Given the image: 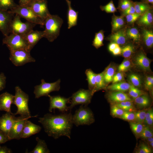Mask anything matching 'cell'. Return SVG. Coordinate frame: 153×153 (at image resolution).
Returning <instances> with one entry per match:
<instances>
[{
    "label": "cell",
    "mask_w": 153,
    "mask_h": 153,
    "mask_svg": "<svg viewBox=\"0 0 153 153\" xmlns=\"http://www.w3.org/2000/svg\"><path fill=\"white\" fill-rule=\"evenodd\" d=\"M29 6L44 22L50 14L48 8L47 0H32Z\"/></svg>",
    "instance_id": "13"
},
{
    "label": "cell",
    "mask_w": 153,
    "mask_h": 153,
    "mask_svg": "<svg viewBox=\"0 0 153 153\" xmlns=\"http://www.w3.org/2000/svg\"><path fill=\"white\" fill-rule=\"evenodd\" d=\"M115 104L124 111L133 112L135 110L134 107L131 101H123Z\"/></svg>",
    "instance_id": "37"
},
{
    "label": "cell",
    "mask_w": 153,
    "mask_h": 153,
    "mask_svg": "<svg viewBox=\"0 0 153 153\" xmlns=\"http://www.w3.org/2000/svg\"><path fill=\"white\" fill-rule=\"evenodd\" d=\"M85 74L87 77L89 88L93 92L95 86L96 74L90 69H86L85 71Z\"/></svg>",
    "instance_id": "28"
},
{
    "label": "cell",
    "mask_w": 153,
    "mask_h": 153,
    "mask_svg": "<svg viewBox=\"0 0 153 153\" xmlns=\"http://www.w3.org/2000/svg\"><path fill=\"white\" fill-rule=\"evenodd\" d=\"M100 8L102 10L107 13H113L116 11V8L112 0L105 6H101Z\"/></svg>",
    "instance_id": "44"
},
{
    "label": "cell",
    "mask_w": 153,
    "mask_h": 153,
    "mask_svg": "<svg viewBox=\"0 0 153 153\" xmlns=\"http://www.w3.org/2000/svg\"><path fill=\"white\" fill-rule=\"evenodd\" d=\"M9 141H10V140L8 137L0 131V144L4 143Z\"/></svg>",
    "instance_id": "54"
},
{
    "label": "cell",
    "mask_w": 153,
    "mask_h": 153,
    "mask_svg": "<svg viewBox=\"0 0 153 153\" xmlns=\"http://www.w3.org/2000/svg\"><path fill=\"white\" fill-rule=\"evenodd\" d=\"M130 84L124 81H121L114 83L107 87V88L111 91L124 92L128 90Z\"/></svg>",
    "instance_id": "23"
},
{
    "label": "cell",
    "mask_w": 153,
    "mask_h": 153,
    "mask_svg": "<svg viewBox=\"0 0 153 153\" xmlns=\"http://www.w3.org/2000/svg\"><path fill=\"white\" fill-rule=\"evenodd\" d=\"M40 85L34 87L33 93L35 98L38 99L43 96H48L50 92L58 91L60 89V79L52 83L46 82L44 80L42 79Z\"/></svg>",
    "instance_id": "8"
},
{
    "label": "cell",
    "mask_w": 153,
    "mask_h": 153,
    "mask_svg": "<svg viewBox=\"0 0 153 153\" xmlns=\"http://www.w3.org/2000/svg\"><path fill=\"white\" fill-rule=\"evenodd\" d=\"M11 12L18 15L20 17L25 19L27 21L44 26V22L33 11L29 6H22L18 5L14 8L9 10Z\"/></svg>",
    "instance_id": "7"
},
{
    "label": "cell",
    "mask_w": 153,
    "mask_h": 153,
    "mask_svg": "<svg viewBox=\"0 0 153 153\" xmlns=\"http://www.w3.org/2000/svg\"><path fill=\"white\" fill-rule=\"evenodd\" d=\"M44 23L45 29L43 31V37L52 42L60 34L63 20L58 15L50 14L44 20Z\"/></svg>",
    "instance_id": "2"
},
{
    "label": "cell",
    "mask_w": 153,
    "mask_h": 153,
    "mask_svg": "<svg viewBox=\"0 0 153 153\" xmlns=\"http://www.w3.org/2000/svg\"><path fill=\"white\" fill-rule=\"evenodd\" d=\"M133 5L135 13L141 14L151 8L148 4L143 2H135L133 3Z\"/></svg>",
    "instance_id": "29"
},
{
    "label": "cell",
    "mask_w": 153,
    "mask_h": 153,
    "mask_svg": "<svg viewBox=\"0 0 153 153\" xmlns=\"http://www.w3.org/2000/svg\"><path fill=\"white\" fill-rule=\"evenodd\" d=\"M72 115L65 112L58 115L47 113L39 118L38 122L42 125L48 135L55 139L62 136L70 139L73 126Z\"/></svg>",
    "instance_id": "1"
},
{
    "label": "cell",
    "mask_w": 153,
    "mask_h": 153,
    "mask_svg": "<svg viewBox=\"0 0 153 153\" xmlns=\"http://www.w3.org/2000/svg\"><path fill=\"white\" fill-rule=\"evenodd\" d=\"M36 140L37 142V144L34 149L29 153H50V151L44 140L40 139L38 137H36Z\"/></svg>",
    "instance_id": "24"
},
{
    "label": "cell",
    "mask_w": 153,
    "mask_h": 153,
    "mask_svg": "<svg viewBox=\"0 0 153 153\" xmlns=\"http://www.w3.org/2000/svg\"><path fill=\"white\" fill-rule=\"evenodd\" d=\"M14 14L9 10H0V31L5 37L9 33V27Z\"/></svg>",
    "instance_id": "14"
},
{
    "label": "cell",
    "mask_w": 153,
    "mask_h": 153,
    "mask_svg": "<svg viewBox=\"0 0 153 153\" xmlns=\"http://www.w3.org/2000/svg\"><path fill=\"white\" fill-rule=\"evenodd\" d=\"M130 128L136 136H139L144 126L143 123L131 122L130 123Z\"/></svg>",
    "instance_id": "36"
},
{
    "label": "cell",
    "mask_w": 153,
    "mask_h": 153,
    "mask_svg": "<svg viewBox=\"0 0 153 153\" xmlns=\"http://www.w3.org/2000/svg\"><path fill=\"white\" fill-rule=\"evenodd\" d=\"M119 45L114 42H112L109 45V49L110 51L112 52L116 47L118 46Z\"/></svg>",
    "instance_id": "58"
},
{
    "label": "cell",
    "mask_w": 153,
    "mask_h": 153,
    "mask_svg": "<svg viewBox=\"0 0 153 153\" xmlns=\"http://www.w3.org/2000/svg\"><path fill=\"white\" fill-rule=\"evenodd\" d=\"M41 127L27 120L24 125L21 135V138H28L31 135L39 133Z\"/></svg>",
    "instance_id": "18"
},
{
    "label": "cell",
    "mask_w": 153,
    "mask_h": 153,
    "mask_svg": "<svg viewBox=\"0 0 153 153\" xmlns=\"http://www.w3.org/2000/svg\"><path fill=\"white\" fill-rule=\"evenodd\" d=\"M108 99L115 104L126 101H131L130 96L124 92L112 91L107 96Z\"/></svg>",
    "instance_id": "21"
},
{
    "label": "cell",
    "mask_w": 153,
    "mask_h": 153,
    "mask_svg": "<svg viewBox=\"0 0 153 153\" xmlns=\"http://www.w3.org/2000/svg\"><path fill=\"white\" fill-rule=\"evenodd\" d=\"M15 118L14 114L7 112L0 117V131L8 137Z\"/></svg>",
    "instance_id": "15"
},
{
    "label": "cell",
    "mask_w": 153,
    "mask_h": 153,
    "mask_svg": "<svg viewBox=\"0 0 153 153\" xmlns=\"http://www.w3.org/2000/svg\"><path fill=\"white\" fill-rule=\"evenodd\" d=\"M12 152L11 150L6 146H2L0 145V153H11Z\"/></svg>",
    "instance_id": "55"
},
{
    "label": "cell",
    "mask_w": 153,
    "mask_h": 153,
    "mask_svg": "<svg viewBox=\"0 0 153 153\" xmlns=\"http://www.w3.org/2000/svg\"><path fill=\"white\" fill-rule=\"evenodd\" d=\"M144 124L149 126H152L153 124V117L147 120Z\"/></svg>",
    "instance_id": "60"
},
{
    "label": "cell",
    "mask_w": 153,
    "mask_h": 153,
    "mask_svg": "<svg viewBox=\"0 0 153 153\" xmlns=\"http://www.w3.org/2000/svg\"><path fill=\"white\" fill-rule=\"evenodd\" d=\"M152 148L153 147V142L148 143Z\"/></svg>",
    "instance_id": "63"
},
{
    "label": "cell",
    "mask_w": 153,
    "mask_h": 153,
    "mask_svg": "<svg viewBox=\"0 0 153 153\" xmlns=\"http://www.w3.org/2000/svg\"><path fill=\"white\" fill-rule=\"evenodd\" d=\"M114 55H118L121 53V48L119 46L116 47L112 52Z\"/></svg>",
    "instance_id": "57"
},
{
    "label": "cell",
    "mask_w": 153,
    "mask_h": 153,
    "mask_svg": "<svg viewBox=\"0 0 153 153\" xmlns=\"http://www.w3.org/2000/svg\"><path fill=\"white\" fill-rule=\"evenodd\" d=\"M122 12V15L126 16L128 14L135 13V10L134 7L133 3L130 7Z\"/></svg>",
    "instance_id": "52"
},
{
    "label": "cell",
    "mask_w": 153,
    "mask_h": 153,
    "mask_svg": "<svg viewBox=\"0 0 153 153\" xmlns=\"http://www.w3.org/2000/svg\"><path fill=\"white\" fill-rule=\"evenodd\" d=\"M14 97V95L7 92L1 94L0 110L12 114L11 110V106L13 103Z\"/></svg>",
    "instance_id": "17"
},
{
    "label": "cell",
    "mask_w": 153,
    "mask_h": 153,
    "mask_svg": "<svg viewBox=\"0 0 153 153\" xmlns=\"http://www.w3.org/2000/svg\"><path fill=\"white\" fill-rule=\"evenodd\" d=\"M32 0H19V5L22 6H29Z\"/></svg>",
    "instance_id": "56"
},
{
    "label": "cell",
    "mask_w": 153,
    "mask_h": 153,
    "mask_svg": "<svg viewBox=\"0 0 153 153\" xmlns=\"http://www.w3.org/2000/svg\"><path fill=\"white\" fill-rule=\"evenodd\" d=\"M120 118L130 122H134L135 121V113L131 112L124 111L123 115Z\"/></svg>",
    "instance_id": "46"
},
{
    "label": "cell",
    "mask_w": 153,
    "mask_h": 153,
    "mask_svg": "<svg viewBox=\"0 0 153 153\" xmlns=\"http://www.w3.org/2000/svg\"><path fill=\"white\" fill-rule=\"evenodd\" d=\"M29 117L20 116L16 117L14 121L8 137L10 140L16 139L19 140L21 138L22 133L26 121Z\"/></svg>",
    "instance_id": "12"
},
{
    "label": "cell",
    "mask_w": 153,
    "mask_h": 153,
    "mask_svg": "<svg viewBox=\"0 0 153 153\" xmlns=\"http://www.w3.org/2000/svg\"><path fill=\"white\" fill-rule=\"evenodd\" d=\"M136 105L140 108H144L149 104L150 100L148 97L144 94L139 96L134 99Z\"/></svg>",
    "instance_id": "34"
},
{
    "label": "cell",
    "mask_w": 153,
    "mask_h": 153,
    "mask_svg": "<svg viewBox=\"0 0 153 153\" xmlns=\"http://www.w3.org/2000/svg\"><path fill=\"white\" fill-rule=\"evenodd\" d=\"M142 2L148 4H153V0H142Z\"/></svg>",
    "instance_id": "61"
},
{
    "label": "cell",
    "mask_w": 153,
    "mask_h": 153,
    "mask_svg": "<svg viewBox=\"0 0 153 153\" xmlns=\"http://www.w3.org/2000/svg\"><path fill=\"white\" fill-rule=\"evenodd\" d=\"M49 98L50 106L49 110L52 112L53 109H57L62 113L69 110L67 104L70 103L71 98H66L60 95L48 96Z\"/></svg>",
    "instance_id": "11"
},
{
    "label": "cell",
    "mask_w": 153,
    "mask_h": 153,
    "mask_svg": "<svg viewBox=\"0 0 153 153\" xmlns=\"http://www.w3.org/2000/svg\"><path fill=\"white\" fill-rule=\"evenodd\" d=\"M133 3L131 0H119L118 8L123 12L130 7Z\"/></svg>",
    "instance_id": "41"
},
{
    "label": "cell",
    "mask_w": 153,
    "mask_h": 153,
    "mask_svg": "<svg viewBox=\"0 0 153 153\" xmlns=\"http://www.w3.org/2000/svg\"><path fill=\"white\" fill-rule=\"evenodd\" d=\"M128 79L131 84L136 87H140L141 81L140 76L135 73H131L128 76Z\"/></svg>",
    "instance_id": "38"
},
{
    "label": "cell",
    "mask_w": 153,
    "mask_h": 153,
    "mask_svg": "<svg viewBox=\"0 0 153 153\" xmlns=\"http://www.w3.org/2000/svg\"><path fill=\"white\" fill-rule=\"evenodd\" d=\"M20 17L15 14L11 23L9 33L24 35L33 30L36 24L27 21L23 22Z\"/></svg>",
    "instance_id": "6"
},
{
    "label": "cell",
    "mask_w": 153,
    "mask_h": 153,
    "mask_svg": "<svg viewBox=\"0 0 153 153\" xmlns=\"http://www.w3.org/2000/svg\"><path fill=\"white\" fill-rule=\"evenodd\" d=\"M30 52L25 49L10 52L9 59L16 66H21L27 63L35 62V60L31 56Z\"/></svg>",
    "instance_id": "10"
},
{
    "label": "cell",
    "mask_w": 153,
    "mask_h": 153,
    "mask_svg": "<svg viewBox=\"0 0 153 153\" xmlns=\"http://www.w3.org/2000/svg\"><path fill=\"white\" fill-rule=\"evenodd\" d=\"M124 111L114 104L111 108V115L114 117L120 118L123 114Z\"/></svg>",
    "instance_id": "42"
},
{
    "label": "cell",
    "mask_w": 153,
    "mask_h": 153,
    "mask_svg": "<svg viewBox=\"0 0 153 153\" xmlns=\"http://www.w3.org/2000/svg\"><path fill=\"white\" fill-rule=\"evenodd\" d=\"M153 117V111L152 109H149L146 111L143 123L144 124L147 120Z\"/></svg>",
    "instance_id": "53"
},
{
    "label": "cell",
    "mask_w": 153,
    "mask_h": 153,
    "mask_svg": "<svg viewBox=\"0 0 153 153\" xmlns=\"http://www.w3.org/2000/svg\"><path fill=\"white\" fill-rule=\"evenodd\" d=\"M141 15L135 13L127 15L126 16V21L129 23H133L139 18Z\"/></svg>",
    "instance_id": "48"
},
{
    "label": "cell",
    "mask_w": 153,
    "mask_h": 153,
    "mask_svg": "<svg viewBox=\"0 0 153 153\" xmlns=\"http://www.w3.org/2000/svg\"><path fill=\"white\" fill-rule=\"evenodd\" d=\"M27 41L30 50L33 48L38 41L43 37V31H31L23 35Z\"/></svg>",
    "instance_id": "16"
},
{
    "label": "cell",
    "mask_w": 153,
    "mask_h": 153,
    "mask_svg": "<svg viewBox=\"0 0 153 153\" xmlns=\"http://www.w3.org/2000/svg\"><path fill=\"white\" fill-rule=\"evenodd\" d=\"M126 33L127 37L133 39L134 41H138L140 39V34L136 28H129L126 31Z\"/></svg>",
    "instance_id": "35"
},
{
    "label": "cell",
    "mask_w": 153,
    "mask_h": 153,
    "mask_svg": "<svg viewBox=\"0 0 153 153\" xmlns=\"http://www.w3.org/2000/svg\"><path fill=\"white\" fill-rule=\"evenodd\" d=\"M15 93L13 104L16 106L17 110L14 114L30 118L37 117V115L31 116L28 105L29 95L18 86L15 87Z\"/></svg>",
    "instance_id": "3"
},
{
    "label": "cell",
    "mask_w": 153,
    "mask_h": 153,
    "mask_svg": "<svg viewBox=\"0 0 153 153\" xmlns=\"http://www.w3.org/2000/svg\"><path fill=\"white\" fill-rule=\"evenodd\" d=\"M18 5L14 2V0H0V10H10Z\"/></svg>",
    "instance_id": "32"
},
{
    "label": "cell",
    "mask_w": 153,
    "mask_h": 153,
    "mask_svg": "<svg viewBox=\"0 0 153 153\" xmlns=\"http://www.w3.org/2000/svg\"><path fill=\"white\" fill-rule=\"evenodd\" d=\"M103 72V76L105 83L112 82L115 74V69L113 67L110 66L107 67Z\"/></svg>",
    "instance_id": "33"
},
{
    "label": "cell",
    "mask_w": 153,
    "mask_h": 153,
    "mask_svg": "<svg viewBox=\"0 0 153 153\" xmlns=\"http://www.w3.org/2000/svg\"><path fill=\"white\" fill-rule=\"evenodd\" d=\"M147 110H143L135 113V121L137 122L143 123L144 120L145 114Z\"/></svg>",
    "instance_id": "45"
},
{
    "label": "cell",
    "mask_w": 153,
    "mask_h": 153,
    "mask_svg": "<svg viewBox=\"0 0 153 153\" xmlns=\"http://www.w3.org/2000/svg\"><path fill=\"white\" fill-rule=\"evenodd\" d=\"M124 79V75L119 76L116 79L113 80L112 81V83H114L122 81Z\"/></svg>",
    "instance_id": "59"
},
{
    "label": "cell",
    "mask_w": 153,
    "mask_h": 153,
    "mask_svg": "<svg viewBox=\"0 0 153 153\" xmlns=\"http://www.w3.org/2000/svg\"><path fill=\"white\" fill-rule=\"evenodd\" d=\"M126 31L120 30L113 33L109 38V39L112 42L118 45H123L126 43L127 40Z\"/></svg>",
    "instance_id": "22"
},
{
    "label": "cell",
    "mask_w": 153,
    "mask_h": 153,
    "mask_svg": "<svg viewBox=\"0 0 153 153\" xmlns=\"http://www.w3.org/2000/svg\"><path fill=\"white\" fill-rule=\"evenodd\" d=\"M144 86L147 90H150L152 89L153 86V77L147 76L145 79Z\"/></svg>",
    "instance_id": "49"
},
{
    "label": "cell",
    "mask_w": 153,
    "mask_h": 153,
    "mask_svg": "<svg viewBox=\"0 0 153 153\" xmlns=\"http://www.w3.org/2000/svg\"><path fill=\"white\" fill-rule=\"evenodd\" d=\"M134 61L135 65L145 71L150 70V61L143 52H140L135 57Z\"/></svg>",
    "instance_id": "20"
},
{
    "label": "cell",
    "mask_w": 153,
    "mask_h": 153,
    "mask_svg": "<svg viewBox=\"0 0 153 153\" xmlns=\"http://www.w3.org/2000/svg\"><path fill=\"white\" fill-rule=\"evenodd\" d=\"M65 0L68 7L67 16L68 28L70 29L77 25L78 12L72 8L71 1Z\"/></svg>",
    "instance_id": "19"
},
{
    "label": "cell",
    "mask_w": 153,
    "mask_h": 153,
    "mask_svg": "<svg viewBox=\"0 0 153 153\" xmlns=\"http://www.w3.org/2000/svg\"><path fill=\"white\" fill-rule=\"evenodd\" d=\"M3 43L6 44L10 52L21 49L31 51L27 41L22 35L10 33L3 39Z\"/></svg>",
    "instance_id": "4"
},
{
    "label": "cell",
    "mask_w": 153,
    "mask_h": 153,
    "mask_svg": "<svg viewBox=\"0 0 153 153\" xmlns=\"http://www.w3.org/2000/svg\"><path fill=\"white\" fill-rule=\"evenodd\" d=\"M149 10L142 14L139 18L138 22L140 25L149 26L152 24L153 21V15Z\"/></svg>",
    "instance_id": "25"
},
{
    "label": "cell",
    "mask_w": 153,
    "mask_h": 153,
    "mask_svg": "<svg viewBox=\"0 0 153 153\" xmlns=\"http://www.w3.org/2000/svg\"><path fill=\"white\" fill-rule=\"evenodd\" d=\"M104 31L101 30L95 34V37L93 41L92 45L97 49L103 45V43L104 39Z\"/></svg>",
    "instance_id": "31"
},
{
    "label": "cell",
    "mask_w": 153,
    "mask_h": 153,
    "mask_svg": "<svg viewBox=\"0 0 153 153\" xmlns=\"http://www.w3.org/2000/svg\"><path fill=\"white\" fill-rule=\"evenodd\" d=\"M94 93L92 90L83 89H80L73 93L70 97L69 110H71L74 107L78 105L86 106L90 103Z\"/></svg>",
    "instance_id": "9"
},
{
    "label": "cell",
    "mask_w": 153,
    "mask_h": 153,
    "mask_svg": "<svg viewBox=\"0 0 153 153\" xmlns=\"http://www.w3.org/2000/svg\"><path fill=\"white\" fill-rule=\"evenodd\" d=\"M124 24V19L122 16H114L112 17L111 22L112 31L115 32L120 30Z\"/></svg>",
    "instance_id": "26"
},
{
    "label": "cell",
    "mask_w": 153,
    "mask_h": 153,
    "mask_svg": "<svg viewBox=\"0 0 153 153\" xmlns=\"http://www.w3.org/2000/svg\"><path fill=\"white\" fill-rule=\"evenodd\" d=\"M152 152L151 148L147 145L143 143L139 147L136 152L138 153H150Z\"/></svg>",
    "instance_id": "50"
},
{
    "label": "cell",
    "mask_w": 153,
    "mask_h": 153,
    "mask_svg": "<svg viewBox=\"0 0 153 153\" xmlns=\"http://www.w3.org/2000/svg\"><path fill=\"white\" fill-rule=\"evenodd\" d=\"M131 66L130 61L128 60H125L118 67V70L119 72L126 71L129 69Z\"/></svg>",
    "instance_id": "47"
},
{
    "label": "cell",
    "mask_w": 153,
    "mask_h": 153,
    "mask_svg": "<svg viewBox=\"0 0 153 153\" xmlns=\"http://www.w3.org/2000/svg\"><path fill=\"white\" fill-rule=\"evenodd\" d=\"M105 81L103 72L101 73L96 74L95 83L93 92L103 89L105 88L106 83Z\"/></svg>",
    "instance_id": "27"
},
{
    "label": "cell",
    "mask_w": 153,
    "mask_h": 153,
    "mask_svg": "<svg viewBox=\"0 0 153 153\" xmlns=\"http://www.w3.org/2000/svg\"><path fill=\"white\" fill-rule=\"evenodd\" d=\"M6 77L3 73L0 74V92L4 89L6 83Z\"/></svg>",
    "instance_id": "51"
},
{
    "label": "cell",
    "mask_w": 153,
    "mask_h": 153,
    "mask_svg": "<svg viewBox=\"0 0 153 153\" xmlns=\"http://www.w3.org/2000/svg\"><path fill=\"white\" fill-rule=\"evenodd\" d=\"M134 51V48L131 45H128L121 49V53L123 57L125 58L130 57Z\"/></svg>",
    "instance_id": "40"
},
{
    "label": "cell",
    "mask_w": 153,
    "mask_h": 153,
    "mask_svg": "<svg viewBox=\"0 0 153 153\" xmlns=\"http://www.w3.org/2000/svg\"><path fill=\"white\" fill-rule=\"evenodd\" d=\"M145 140L148 143L153 142V137H150L147 138L145 139Z\"/></svg>",
    "instance_id": "62"
},
{
    "label": "cell",
    "mask_w": 153,
    "mask_h": 153,
    "mask_svg": "<svg viewBox=\"0 0 153 153\" xmlns=\"http://www.w3.org/2000/svg\"><path fill=\"white\" fill-rule=\"evenodd\" d=\"M128 90L129 95L134 99L139 96L145 94L143 91L131 84H130Z\"/></svg>",
    "instance_id": "39"
},
{
    "label": "cell",
    "mask_w": 153,
    "mask_h": 153,
    "mask_svg": "<svg viewBox=\"0 0 153 153\" xmlns=\"http://www.w3.org/2000/svg\"><path fill=\"white\" fill-rule=\"evenodd\" d=\"M142 35L146 46L151 48L153 45V33L152 31L147 29L143 30Z\"/></svg>",
    "instance_id": "30"
},
{
    "label": "cell",
    "mask_w": 153,
    "mask_h": 153,
    "mask_svg": "<svg viewBox=\"0 0 153 153\" xmlns=\"http://www.w3.org/2000/svg\"><path fill=\"white\" fill-rule=\"evenodd\" d=\"M72 120L73 124L76 126L89 125L94 121L93 114L86 106L81 105L72 115Z\"/></svg>",
    "instance_id": "5"
},
{
    "label": "cell",
    "mask_w": 153,
    "mask_h": 153,
    "mask_svg": "<svg viewBox=\"0 0 153 153\" xmlns=\"http://www.w3.org/2000/svg\"><path fill=\"white\" fill-rule=\"evenodd\" d=\"M153 134L152 130L148 126H144L143 130L139 137L143 139L153 137Z\"/></svg>",
    "instance_id": "43"
}]
</instances>
